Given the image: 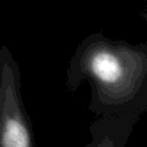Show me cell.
Segmentation results:
<instances>
[{
    "mask_svg": "<svg viewBox=\"0 0 147 147\" xmlns=\"http://www.w3.org/2000/svg\"><path fill=\"white\" fill-rule=\"evenodd\" d=\"M92 46L87 55V67L93 77L103 84L118 82L124 72L121 54L103 42Z\"/></svg>",
    "mask_w": 147,
    "mask_h": 147,
    "instance_id": "6da1fadb",
    "label": "cell"
},
{
    "mask_svg": "<svg viewBox=\"0 0 147 147\" xmlns=\"http://www.w3.org/2000/svg\"><path fill=\"white\" fill-rule=\"evenodd\" d=\"M0 142L2 147H30V134L20 118L7 117L1 126Z\"/></svg>",
    "mask_w": 147,
    "mask_h": 147,
    "instance_id": "7a4b0ae2",
    "label": "cell"
}]
</instances>
